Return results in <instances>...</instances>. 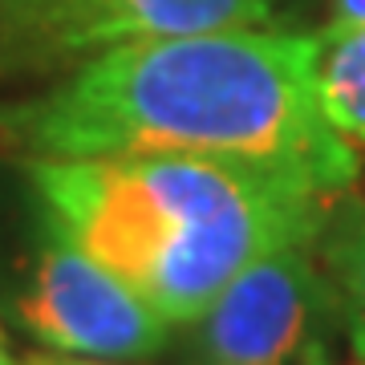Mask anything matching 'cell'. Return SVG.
Instances as JSON below:
<instances>
[{"label":"cell","instance_id":"8992f818","mask_svg":"<svg viewBox=\"0 0 365 365\" xmlns=\"http://www.w3.org/2000/svg\"><path fill=\"white\" fill-rule=\"evenodd\" d=\"M317 90L329 126L345 143L365 146V25L321 33Z\"/></svg>","mask_w":365,"mask_h":365},{"label":"cell","instance_id":"ba28073f","mask_svg":"<svg viewBox=\"0 0 365 365\" xmlns=\"http://www.w3.org/2000/svg\"><path fill=\"white\" fill-rule=\"evenodd\" d=\"M365 25V0H333L329 29H361Z\"/></svg>","mask_w":365,"mask_h":365},{"label":"cell","instance_id":"3957f363","mask_svg":"<svg viewBox=\"0 0 365 365\" xmlns=\"http://www.w3.org/2000/svg\"><path fill=\"white\" fill-rule=\"evenodd\" d=\"M313 244H288L235 276L203 317L211 365H325L341 317Z\"/></svg>","mask_w":365,"mask_h":365},{"label":"cell","instance_id":"7a4b0ae2","mask_svg":"<svg viewBox=\"0 0 365 365\" xmlns=\"http://www.w3.org/2000/svg\"><path fill=\"white\" fill-rule=\"evenodd\" d=\"M45 220L143 292L167 325L203 321L235 276L321 240L333 199L292 175L203 155L29 158Z\"/></svg>","mask_w":365,"mask_h":365},{"label":"cell","instance_id":"277c9868","mask_svg":"<svg viewBox=\"0 0 365 365\" xmlns=\"http://www.w3.org/2000/svg\"><path fill=\"white\" fill-rule=\"evenodd\" d=\"M276 0H0V78L134 41L268 25Z\"/></svg>","mask_w":365,"mask_h":365},{"label":"cell","instance_id":"5b68a950","mask_svg":"<svg viewBox=\"0 0 365 365\" xmlns=\"http://www.w3.org/2000/svg\"><path fill=\"white\" fill-rule=\"evenodd\" d=\"M16 313L41 345L102 361L150 357L167 345L170 329L143 292L78 248L53 220Z\"/></svg>","mask_w":365,"mask_h":365},{"label":"cell","instance_id":"52a82bcc","mask_svg":"<svg viewBox=\"0 0 365 365\" xmlns=\"http://www.w3.org/2000/svg\"><path fill=\"white\" fill-rule=\"evenodd\" d=\"M321 260L341 297L353 353L365 361V203H341L321 227Z\"/></svg>","mask_w":365,"mask_h":365},{"label":"cell","instance_id":"30bf717a","mask_svg":"<svg viewBox=\"0 0 365 365\" xmlns=\"http://www.w3.org/2000/svg\"><path fill=\"white\" fill-rule=\"evenodd\" d=\"M0 365H13V357H9V349H4V341H0Z\"/></svg>","mask_w":365,"mask_h":365},{"label":"cell","instance_id":"6da1fadb","mask_svg":"<svg viewBox=\"0 0 365 365\" xmlns=\"http://www.w3.org/2000/svg\"><path fill=\"white\" fill-rule=\"evenodd\" d=\"M317 61L321 33L268 25L134 41L4 106L0 138L29 158H227L341 195L357 146L329 126Z\"/></svg>","mask_w":365,"mask_h":365},{"label":"cell","instance_id":"9c48e42d","mask_svg":"<svg viewBox=\"0 0 365 365\" xmlns=\"http://www.w3.org/2000/svg\"><path fill=\"white\" fill-rule=\"evenodd\" d=\"M25 365H102V361H69V357H33Z\"/></svg>","mask_w":365,"mask_h":365}]
</instances>
